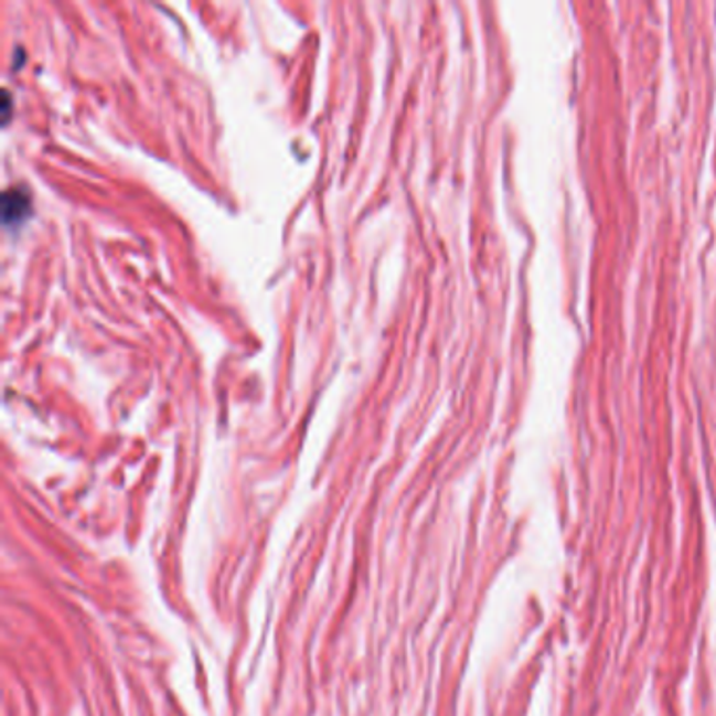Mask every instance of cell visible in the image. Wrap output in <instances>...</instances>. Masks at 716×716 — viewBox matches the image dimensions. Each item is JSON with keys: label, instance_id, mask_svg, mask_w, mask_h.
Returning <instances> with one entry per match:
<instances>
[{"label": "cell", "instance_id": "1", "mask_svg": "<svg viewBox=\"0 0 716 716\" xmlns=\"http://www.w3.org/2000/svg\"><path fill=\"white\" fill-rule=\"evenodd\" d=\"M30 215V195L23 190H9L2 197V218L7 225H18Z\"/></svg>", "mask_w": 716, "mask_h": 716}]
</instances>
